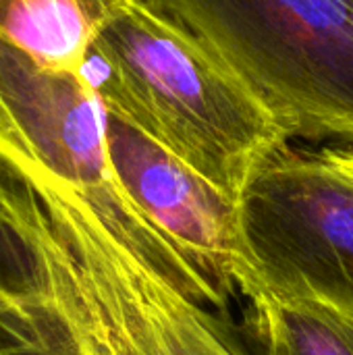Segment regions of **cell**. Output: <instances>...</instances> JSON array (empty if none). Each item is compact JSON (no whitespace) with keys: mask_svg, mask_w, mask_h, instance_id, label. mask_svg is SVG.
Here are the masks:
<instances>
[{"mask_svg":"<svg viewBox=\"0 0 353 355\" xmlns=\"http://www.w3.org/2000/svg\"><path fill=\"white\" fill-rule=\"evenodd\" d=\"M104 112L110 164L133 206L204 281L221 310L235 293L248 295L254 275L239 202L125 116Z\"/></svg>","mask_w":353,"mask_h":355,"instance_id":"obj_5","label":"cell"},{"mask_svg":"<svg viewBox=\"0 0 353 355\" xmlns=\"http://www.w3.org/2000/svg\"><path fill=\"white\" fill-rule=\"evenodd\" d=\"M31 310H33V316H35V320H37V327H40V333H42V339H44V345H46L48 355H71L69 354V349L60 343V339L54 335L52 327L48 324V320H46V316H44V312H42L37 306H31Z\"/></svg>","mask_w":353,"mask_h":355,"instance_id":"obj_9","label":"cell"},{"mask_svg":"<svg viewBox=\"0 0 353 355\" xmlns=\"http://www.w3.org/2000/svg\"><path fill=\"white\" fill-rule=\"evenodd\" d=\"M248 300L262 355H353V314L316 300L266 291Z\"/></svg>","mask_w":353,"mask_h":355,"instance_id":"obj_7","label":"cell"},{"mask_svg":"<svg viewBox=\"0 0 353 355\" xmlns=\"http://www.w3.org/2000/svg\"><path fill=\"white\" fill-rule=\"evenodd\" d=\"M0 355H48L21 289L0 272Z\"/></svg>","mask_w":353,"mask_h":355,"instance_id":"obj_8","label":"cell"},{"mask_svg":"<svg viewBox=\"0 0 353 355\" xmlns=\"http://www.w3.org/2000/svg\"><path fill=\"white\" fill-rule=\"evenodd\" d=\"M0 264L71 355H248L202 279L135 210L37 193L0 166Z\"/></svg>","mask_w":353,"mask_h":355,"instance_id":"obj_1","label":"cell"},{"mask_svg":"<svg viewBox=\"0 0 353 355\" xmlns=\"http://www.w3.org/2000/svg\"><path fill=\"white\" fill-rule=\"evenodd\" d=\"M79 73L104 108L237 202L293 137L204 40L152 0H129L98 33Z\"/></svg>","mask_w":353,"mask_h":355,"instance_id":"obj_2","label":"cell"},{"mask_svg":"<svg viewBox=\"0 0 353 355\" xmlns=\"http://www.w3.org/2000/svg\"><path fill=\"white\" fill-rule=\"evenodd\" d=\"M254 285L353 314V177L322 154L281 148L239 200Z\"/></svg>","mask_w":353,"mask_h":355,"instance_id":"obj_4","label":"cell"},{"mask_svg":"<svg viewBox=\"0 0 353 355\" xmlns=\"http://www.w3.org/2000/svg\"><path fill=\"white\" fill-rule=\"evenodd\" d=\"M129 0H0V35L37 62L79 73L104 25Z\"/></svg>","mask_w":353,"mask_h":355,"instance_id":"obj_6","label":"cell"},{"mask_svg":"<svg viewBox=\"0 0 353 355\" xmlns=\"http://www.w3.org/2000/svg\"><path fill=\"white\" fill-rule=\"evenodd\" d=\"M291 129L353 141V0H152Z\"/></svg>","mask_w":353,"mask_h":355,"instance_id":"obj_3","label":"cell"},{"mask_svg":"<svg viewBox=\"0 0 353 355\" xmlns=\"http://www.w3.org/2000/svg\"><path fill=\"white\" fill-rule=\"evenodd\" d=\"M322 156L327 160H331L335 166H339L341 171L350 173L353 177V148H347V150H335V148H327L322 152Z\"/></svg>","mask_w":353,"mask_h":355,"instance_id":"obj_10","label":"cell"}]
</instances>
